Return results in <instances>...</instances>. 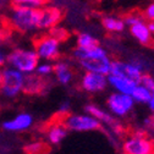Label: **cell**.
I'll return each instance as SVG.
<instances>
[{
  "mask_svg": "<svg viewBox=\"0 0 154 154\" xmlns=\"http://www.w3.org/2000/svg\"><path fill=\"white\" fill-rule=\"evenodd\" d=\"M73 55L87 72L109 75L111 60L109 59L108 53L100 45H97L88 50L76 49Z\"/></svg>",
  "mask_w": 154,
  "mask_h": 154,
  "instance_id": "1",
  "label": "cell"
},
{
  "mask_svg": "<svg viewBox=\"0 0 154 154\" xmlns=\"http://www.w3.org/2000/svg\"><path fill=\"white\" fill-rule=\"evenodd\" d=\"M11 8L14 10V14L10 20V23L14 28L20 32H28L38 27L41 9L18 4H11Z\"/></svg>",
  "mask_w": 154,
  "mask_h": 154,
  "instance_id": "2",
  "label": "cell"
},
{
  "mask_svg": "<svg viewBox=\"0 0 154 154\" xmlns=\"http://www.w3.org/2000/svg\"><path fill=\"white\" fill-rule=\"evenodd\" d=\"M25 73L14 67H8L2 71L0 92L6 98H15L22 92Z\"/></svg>",
  "mask_w": 154,
  "mask_h": 154,
  "instance_id": "3",
  "label": "cell"
},
{
  "mask_svg": "<svg viewBox=\"0 0 154 154\" xmlns=\"http://www.w3.org/2000/svg\"><path fill=\"white\" fill-rule=\"evenodd\" d=\"M6 61L11 67L21 71L22 73H32L39 64V56L35 50L15 49L6 56Z\"/></svg>",
  "mask_w": 154,
  "mask_h": 154,
  "instance_id": "4",
  "label": "cell"
},
{
  "mask_svg": "<svg viewBox=\"0 0 154 154\" xmlns=\"http://www.w3.org/2000/svg\"><path fill=\"white\" fill-rule=\"evenodd\" d=\"M63 125L67 128V131H94L99 130L102 124L89 114H67L61 120Z\"/></svg>",
  "mask_w": 154,
  "mask_h": 154,
  "instance_id": "5",
  "label": "cell"
},
{
  "mask_svg": "<svg viewBox=\"0 0 154 154\" xmlns=\"http://www.w3.org/2000/svg\"><path fill=\"white\" fill-rule=\"evenodd\" d=\"M33 45L39 59L51 61L56 60L60 56V42L56 38L51 37L49 33L34 38Z\"/></svg>",
  "mask_w": 154,
  "mask_h": 154,
  "instance_id": "6",
  "label": "cell"
},
{
  "mask_svg": "<svg viewBox=\"0 0 154 154\" xmlns=\"http://www.w3.org/2000/svg\"><path fill=\"white\" fill-rule=\"evenodd\" d=\"M122 154H154V142L143 133H133L124 141Z\"/></svg>",
  "mask_w": 154,
  "mask_h": 154,
  "instance_id": "7",
  "label": "cell"
},
{
  "mask_svg": "<svg viewBox=\"0 0 154 154\" xmlns=\"http://www.w3.org/2000/svg\"><path fill=\"white\" fill-rule=\"evenodd\" d=\"M143 66H144L143 63H141L140 60H134L131 63L115 60V61H111L109 73L115 75V76L126 77V79H130L134 82L140 83L141 77L143 75Z\"/></svg>",
  "mask_w": 154,
  "mask_h": 154,
  "instance_id": "8",
  "label": "cell"
},
{
  "mask_svg": "<svg viewBox=\"0 0 154 154\" xmlns=\"http://www.w3.org/2000/svg\"><path fill=\"white\" fill-rule=\"evenodd\" d=\"M106 105L115 118H122L133 109L134 106V100L131 97V94H125V93H119L115 92L109 95L106 100Z\"/></svg>",
  "mask_w": 154,
  "mask_h": 154,
  "instance_id": "9",
  "label": "cell"
},
{
  "mask_svg": "<svg viewBox=\"0 0 154 154\" xmlns=\"http://www.w3.org/2000/svg\"><path fill=\"white\" fill-rule=\"evenodd\" d=\"M108 79L106 75L97 73V72H87L82 76L81 87L83 91L88 93H98L106 88Z\"/></svg>",
  "mask_w": 154,
  "mask_h": 154,
  "instance_id": "10",
  "label": "cell"
},
{
  "mask_svg": "<svg viewBox=\"0 0 154 154\" xmlns=\"http://www.w3.org/2000/svg\"><path fill=\"white\" fill-rule=\"evenodd\" d=\"M64 17V11L59 8L49 6L41 9V16L38 21V27L42 29H50L51 27L56 26Z\"/></svg>",
  "mask_w": 154,
  "mask_h": 154,
  "instance_id": "11",
  "label": "cell"
},
{
  "mask_svg": "<svg viewBox=\"0 0 154 154\" xmlns=\"http://www.w3.org/2000/svg\"><path fill=\"white\" fill-rule=\"evenodd\" d=\"M33 125V118L28 112H20L15 118L3 122V128L10 132H22Z\"/></svg>",
  "mask_w": 154,
  "mask_h": 154,
  "instance_id": "12",
  "label": "cell"
},
{
  "mask_svg": "<svg viewBox=\"0 0 154 154\" xmlns=\"http://www.w3.org/2000/svg\"><path fill=\"white\" fill-rule=\"evenodd\" d=\"M47 88V80L45 77H42L37 73H27L25 76V82H23V88L22 92L28 95H34V94H41L45 91Z\"/></svg>",
  "mask_w": 154,
  "mask_h": 154,
  "instance_id": "13",
  "label": "cell"
},
{
  "mask_svg": "<svg viewBox=\"0 0 154 154\" xmlns=\"http://www.w3.org/2000/svg\"><path fill=\"white\" fill-rule=\"evenodd\" d=\"M130 31H131V34L136 38V39L143 44V45H147V47H152L154 45V39L152 37V33L148 29V26L147 23L140 18L137 22H134L133 25L130 26Z\"/></svg>",
  "mask_w": 154,
  "mask_h": 154,
  "instance_id": "14",
  "label": "cell"
},
{
  "mask_svg": "<svg viewBox=\"0 0 154 154\" xmlns=\"http://www.w3.org/2000/svg\"><path fill=\"white\" fill-rule=\"evenodd\" d=\"M108 79V85L111 86L116 92L119 93H125V94H131L134 87L137 86V82H134L126 77L121 76H115V75H106Z\"/></svg>",
  "mask_w": 154,
  "mask_h": 154,
  "instance_id": "15",
  "label": "cell"
},
{
  "mask_svg": "<svg viewBox=\"0 0 154 154\" xmlns=\"http://www.w3.org/2000/svg\"><path fill=\"white\" fill-rule=\"evenodd\" d=\"M86 112L92 115V116H94L95 119H97L100 124H105L106 126H110V127H114L116 128L119 126V122L116 120V118H114L111 114H109L108 111L98 108L97 105H93V104H89L86 106Z\"/></svg>",
  "mask_w": 154,
  "mask_h": 154,
  "instance_id": "16",
  "label": "cell"
},
{
  "mask_svg": "<svg viewBox=\"0 0 154 154\" xmlns=\"http://www.w3.org/2000/svg\"><path fill=\"white\" fill-rule=\"evenodd\" d=\"M47 136H48V141L51 144H59L61 143L65 137L67 136V128L63 125L61 121L59 122H54L48 127L47 131Z\"/></svg>",
  "mask_w": 154,
  "mask_h": 154,
  "instance_id": "17",
  "label": "cell"
},
{
  "mask_svg": "<svg viewBox=\"0 0 154 154\" xmlns=\"http://www.w3.org/2000/svg\"><path fill=\"white\" fill-rule=\"evenodd\" d=\"M53 73L55 75L57 82L64 86L69 85L73 79V72L66 63H56L54 65Z\"/></svg>",
  "mask_w": 154,
  "mask_h": 154,
  "instance_id": "18",
  "label": "cell"
},
{
  "mask_svg": "<svg viewBox=\"0 0 154 154\" xmlns=\"http://www.w3.org/2000/svg\"><path fill=\"white\" fill-rule=\"evenodd\" d=\"M97 45H99V42L95 39L92 34L83 32L77 35V49L88 50V49H92Z\"/></svg>",
  "mask_w": 154,
  "mask_h": 154,
  "instance_id": "19",
  "label": "cell"
},
{
  "mask_svg": "<svg viewBox=\"0 0 154 154\" xmlns=\"http://www.w3.org/2000/svg\"><path fill=\"white\" fill-rule=\"evenodd\" d=\"M131 97L133 98L134 102L137 103H148L150 97H152V91H149L147 87H144L141 83H137V86L134 87V89L131 93Z\"/></svg>",
  "mask_w": 154,
  "mask_h": 154,
  "instance_id": "20",
  "label": "cell"
},
{
  "mask_svg": "<svg viewBox=\"0 0 154 154\" xmlns=\"http://www.w3.org/2000/svg\"><path fill=\"white\" fill-rule=\"evenodd\" d=\"M102 23L103 27L109 32H121L125 28V22L115 17H104L102 20Z\"/></svg>",
  "mask_w": 154,
  "mask_h": 154,
  "instance_id": "21",
  "label": "cell"
},
{
  "mask_svg": "<svg viewBox=\"0 0 154 154\" xmlns=\"http://www.w3.org/2000/svg\"><path fill=\"white\" fill-rule=\"evenodd\" d=\"M50 148L43 142H33L25 147L26 154H47Z\"/></svg>",
  "mask_w": 154,
  "mask_h": 154,
  "instance_id": "22",
  "label": "cell"
},
{
  "mask_svg": "<svg viewBox=\"0 0 154 154\" xmlns=\"http://www.w3.org/2000/svg\"><path fill=\"white\" fill-rule=\"evenodd\" d=\"M49 34H50L51 37L56 38V39L59 41L60 43L64 42L65 39H67V35H69V33L66 32V29L60 28V27H56V26H54V27H51V28L49 29Z\"/></svg>",
  "mask_w": 154,
  "mask_h": 154,
  "instance_id": "23",
  "label": "cell"
},
{
  "mask_svg": "<svg viewBox=\"0 0 154 154\" xmlns=\"http://www.w3.org/2000/svg\"><path fill=\"white\" fill-rule=\"evenodd\" d=\"M53 69H54V65L53 64L44 63V64H38L34 71H35L37 75H39L42 77H47V76H49V75L53 73Z\"/></svg>",
  "mask_w": 154,
  "mask_h": 154,
  "instance_id": "24",
  "label": "cell"
},
{
  "mask_svg": "<svg viewBox=\"0 0 154 154\" xmlns=\"http://www.w3.org/2000/svg\"><path fill=\"white\" fill-rule=\"evenodd\" d=\"M50 0H11V4H18V5H28V6H44Z\"/></svg>",
  "mask_w": 154,
  "mask_h": 154,
  "instance_id": "25",
  "label": "cell"
},
{
  "mask_svg": "<svg viewBox=\"0 0 154 154\" xmlns=\"http://www.w3.org/2000/svg\"><path fill=\"white\" fill-rule=\"evenodd\" d=\"M141 85H143L144 87H147L149 91L154 92V77H152L150 75H142L141 77V81H140Z\"/></svg>",
  "mask_w": 154,
  "mask_h": 154,
  "instance_id": "26",
  "label": "cell"
},
{
  "mask_svg": "<svg viewBox=\"0 0 154 154\" xmlns=\"http://www.w3.org/2000/svg\"><path fill=\"white\" fill-rule=\"evenodd\" d=\"M143 16H144V18H147V20H149V21H154V3L150 4V5L146 9Z\"/></svg>",
  "mask_w": 154,
  "mask_h": 154,
  "instance_id": "27",
  "label": "cell"
},
{
  "mask_svg": "<svg viewBox=\"0 0 154 154\" xmlns=\"http://www.w3.org/2000/svg\"><path fill=\"white\" fill-rule=\"evenodd\" d=\"M138 20H140L138 16H136V15H130V16H126V17H125V21H124V22H125L126 26L130 27L131 25H133L134 22H137Z\"/></svg>",
  "mask_w": 154,
  "mask_h": 154,
  "instance_id": "28",
  "label": "cell"
},
{
  "mask_svg": "<svg viewBox=\"0 0 154 154\" xmlns=\"http://www.w3.org/2000/svg\"><path fill=\"white\" fill-rule=\"evenodd\" d=\"M5 63H6V56H5V54L2 50H0V69L4 66Z\"/></svg>",
  "mask_w": 154,
  "mask_h": 154,
  "instance_id": "29",
  "label": "cell"
},
{
  "mask_svg": "<svg viewBox=\"0 0 154 154\" xmlns=\"http://www.w3.org/2000/svg\"><path fill=\"white\" fill-rule=\"evenodd\" d=\"M147 104L149 105V109L154 112V92H152V97H150V99H149V102Z\"/></svg>",
  "mask_w": 154,
  "mask_h": 154,
  "instance_id": "30",
  "label": "cell"
},
{
  "mask_svg": "<svg viewBox=\"0 0 154 154\" xmlns=\"http://www.w3.org/2000/svg\"><path fill=\"white\" fill-rule=\"evenodd\" d=\"M147 26H148V29L150 31V33L153 34L154 33V21H150L149 23H147Z\"/></svg>",
  "mask_w": 154,
  "mask_h": 154,
  "instance_id": "31",
  "label": "cell"
},
{
  "mask_svg": "<svg viewBox=\"0 0 154 154\" xmlns=\"http://www.w3.org/2000/svg\"><path fill=\"white\" fill-rule=\"evenodd\" d=\"M150 127L154 128V112H153V116L150 118Z\"/></svg>",
  "mask_w": 154,
  "mask_h": 154,
  "instance_id": "32",
  "label": "cell"
},
{
  "mask_svg": "<svg viewBox=\"0 0 154 154\" xmlns=\"http://www.w3.org/2000/svg\"><path fill=\"white\" fill-rule=\"evenodd\" d=\"M0 79H2V71H0Z\"/></svg>",
  "mask_w": 154,
  "mask_h": 154,
  "instance_id": "33",
  "label": "cell"
}]
</instances>
